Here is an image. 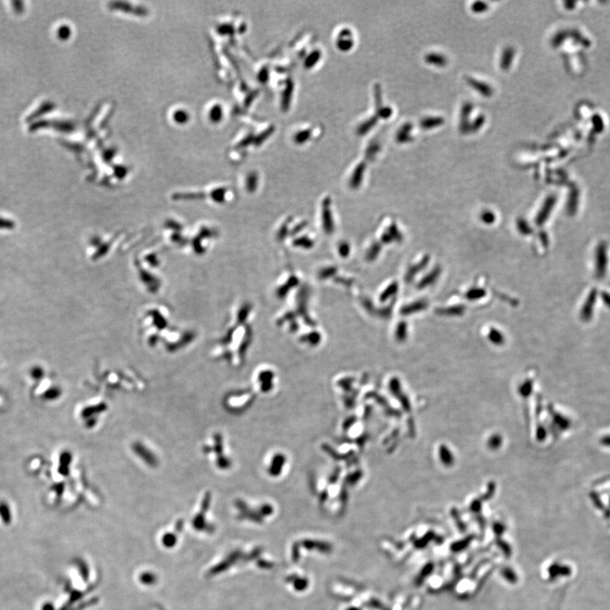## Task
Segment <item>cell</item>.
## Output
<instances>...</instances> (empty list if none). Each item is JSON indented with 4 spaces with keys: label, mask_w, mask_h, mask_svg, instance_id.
I'll return each mask as SVG.
<instances>
[{
    "label": "cell",
    "mask_w": 610,
    "mask_h": 610,
    "mask_svg": "<svg viewBox=\"0 0 610 610\" xmlns=\"http://www.w3.org/2000/svg\"><path fill=\"white\" fill-rule=\"evenodd\" d=\"M286 463L287 458L283 454H274L273 456L270 458V461L268 463V473L271 476H279L283 469L282 467L284 464L286 465Z\"/></svg>",
    "instance_id": "7"
},
{
    "label": "cell",
    "mask_w": 610,
    "mask_h": 610,
    "mask_svg": "<svg viewBox=\"0 0 610 610\" xmlns=\"http://www.w3.org/2000/svg\"><path fill=\"white\" fill-rule=\"evenodd\" d=\"M133 452L136 456L143 460L144 463H146L149 466L154 467L158 463V458L157 456L152 452L151 449H149L145 444H142L140 442H136L132 446Z\"/></svg>",
    "instance_id": "6"
},
{
    "label": "cell",
    "mask_w": 610,
    "mask_h": 610,
    "mask_svg": "<svg viewBox=\"0 0 610 610\" xmlns=\"http://www.w3.org/2000/svg\"><path fill=\"white\" fill-rule=\"evenodd\" d=\"M218 231L211 225L201 223L190 228V233H188L182 250L190 253L192 255H202L207 253L211 243L216 238Z\"/></svg>",
    "instance_id": "2"
},
{
    "label": "cell",
    "mask_w": 610,
    "mask_h": 610,
    "mask_svg": "<svg viewBox=\"0 0 610 610\" xmlns=\"http://www.w3.org/2000/svg\"><path fill=\"white\" fill-rule=\"evenodd\" d=\"M222 110L220 106H216L211 110V118L214 121H220L222 117Z\"/></svg>",
    "instance_id": "9"
},
{
    "label": "cell",
    "mask_w": 610,
    "mask_h": 610,
    "mask_svg": "<svg viewBox=\"0 0 610 610\" xmlns=\"http://www.w3.org/2000/svg\"><path fill=\"white\" fill-rule=\"evenodd\" d=\"M203 452L210 457V460L216 465V469L226 470L231 466V461H230V458L227 456L225 451L223 437L219 432L214 433L213 436L209 438L205 448H203Z\"/></svg>",
    "instance_id": "3"
},
{
    "label": "cell",
    "mask_w": 610,
    "mask_h": 610,
    "mask_svg": "<svg viewBox=\"0 0 610 610\" xmlns=\"http://www.w3.org/2000/svg\"><path fill=\"white\" fill-rule=\"evenodd\" d=\"M255 382L259 391L264 394L273 390L275 373L272 370H260L255 375Z\"/></svg>",
    "instance_id": "5"
},
{
    "label": "cell",
    "mask_w": 610,
    "mask_h": 610,
    "mask_svg": "<svg viewBox=\"0 0 610 610\" xmlns=\"http://www.w3.org/2000/svg\"><path fill=\"white\" fill-rule=\"evenodd\" d=\"M333 43L340 52H351L357 44V35L351 26H340L334 33Z\"/></svg>",
    "instance_id": "4"
},
{
    "label": "cell",
    "mask_w": 610,
    "mask_h": 610,
    "mask_svg": "<svg viewBox=\"0 0 610 610\" xmlns=\"http://www.w3.org/2000/svg\"><path fill=\"white\" fill-rule=\"evenodd\" d=\"M171 313L164 305H152L144 308L140 316V331L148 345L154 348L171 331Z\"/></svg>",
    "instance_id": "1"
},
{
    "label": "cell",
    "mask_w": 610,
    "mask_h": 610,
    "mask_svg": "<svg viewBox=\"0 0 610 610\" xmlns=\"http://www.w3.org/2000/svg\"><path fill=\"white\" fill-rule=\"evenodd\" d=\"M69 28H67V26H63V27H61V28L60 29V31H59V35H60L62 38H67V37L69 36Z\"/></svg>",
    "instance_id": "10"
},
{
    "label": "cell",
    "mask_w": 610,
    "mask_h": 610,
    "mask_svg": "<svg viewBox=\"0 0 610 610\" xmlns=\"http://www.w3.org/2000/svg\"><path fill=\"white\" fill-rule=\"evenodd\" d=\"M15 228V222L8 218L0 217V230H13Z\"/></svg>",
    "instance_id": "8"
}]
</instances>
